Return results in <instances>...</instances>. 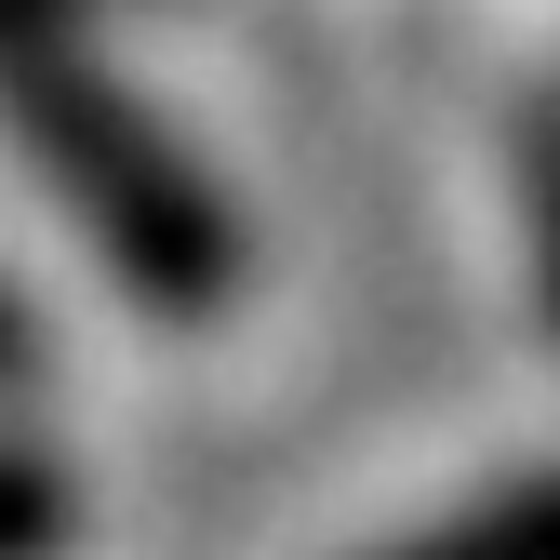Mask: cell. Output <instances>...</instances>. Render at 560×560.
Listing matches in <instances>:
<instances>
[{"instance_id":"obj_2","label":"cell","mask_w":560,"mask_h":560,"mask_svg":"<svg viewBox=\"0 0 560 560\" xmlns=\"http://www.w3.org/2000/svg\"><path fill=\"white\" fill-rule=\"evenodd\" d=\"M67 547H81V480L27 441H0V560H67Z\"/></svg>"},{"instance_id":"obj_1","label":"cell","mask_w":560,"mask_h":560,"mask_svg":"<svg viewBox=\"0 0 560 560\" xmlns=\"http://www.w3.org/2000/svg\"><path fill=\"white\" fill-rule=\"evenodd\" d=\"M0 120L27 133V161L81 214V241L161 320H214L241 294V228H228L214 174L133 107V81L81 27V0H0Z\"/></svg>"},{"instance_id":"obj_4","label":"cell","mask_w":560,"mask_h":560,"mask_svg":"<svg viewBox=\"0 0 560 560\" xmlns=\"http://www.w3.org/2000/svg\"><path fill=\"white\" fill-rule=\"evenodd\" d=\"M27 374H40V334H27L14 294H0V387H27Z\"/></svg>"},{"instance_id":"obj_3","label":"cell","mask_w":560,"mask_h":560,"mask_svg":"<svg viewBox=\"0 0 560 560\" xmlns=\"http://www.w3.org/2000/svg\"><path fill=\"white\" fill-rule=\"evenodd\" d=\"M521 161H534V280H547V307H560V107L521 133Z\"/></svg>"}]
</instances>
